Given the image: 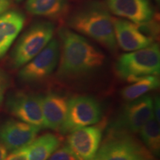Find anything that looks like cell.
<instances>
[{"label":"cell","mask_w":160,"mask_h":160,"mask_svg":"<svg viewBox=\"0 0 160 160\" xmlns=\"http://www.w3.org/2000/svg\"><path fill=\"white\" fill-rule=\"evenodd\" d=\"M58 34L62 43L57 71L60 79L81 77L103 65L104 53L82 36L64 27L59 29Z\"/></svg>","instance_id":"cell-1"},{"label":"cell","mask_w":160,"mask_h":160,"mask_svg":"<svg viewBox=\"0 0 160 160\" xmlns=\"http://www.w3.org/2000/svg\"><path fill=\"white\" fill-rule=\"evenodd\" d=\"M68 25L110 51H114L117 48L113 18L102 2H93L76 10L68 19Z\"/></svg>","instance_id":"cell-2"},{"label":"cell","mask_w":160,"mask_h":160,"mask_svg":"<svg viewBox=\"0 0 160 160\" xmlns=\"http://www.w3.org/2000/svg\"><path fill=\"white\" fill-rule=\"evenodd\" d=\"M121 79L133 82L139 78L159 75L160 49L157 43L122 55L115 65Z\"/></svg>","instance_id":"cell-3"},{"label":"cell","mask_w":160,"mask_h":160,"mask_svg":"<svg viewBox=\"0 0 160 160\" xmlns=\"http://www.w3.org/2000/svg\"><path fill=\"white\" fill-rule=\"evenodd\" d=\"M93 160H153L151 153L131 135L113 131L100 144Z\"/></svg>","instance_id":"cell-4"},{"label":"cell","mask_w":160,"mask_h":160,"mask_svg":"<svg viewBox=\"0 0 160 160\" xmlns=\"http://www.w3.org/2000/svg\"><path fill=\"white\" fill-rule=\"evenodd\" d=\"M54 33V25L50 22L34 24L22 36L11 56L13 66L22 67L39 53L50 42Z\"/></svg>","instance_id":"cell-5"},{"label":"cell","mask_w":160,"mask_h":160,"mask_svg":"<svg viewBox=\"0 0 160 160\" xmlns=\"http://www.w3.org/2000/svg\"><path fill=\"white\" fill-rule=\"evenodd\" d=\"M101 117L102 109L97 100L88 96H78L68 100L65 121L59 131L70 133L97 124Z\"/></svg>","instance_id":"cell-6"},{"label":"cell","mask_w":160,"mask_h":160,"mask_svg":"<svg viewBox=\"0 0 160 160\" xmlns=\"http://www.w3.org/2000/svg\"><path fill=\"white\" fill-rule=\"evenodd\" d=\"M60 45L53 39L45 48L22 66L19 73V78L24 82H37L46 79L54 71L59 63Z\"/></svg>","instance_id":"cell-7"},{"label":"cell","mask_w":160,"mask_h":160,"mask_svg":"<svg viewBox=\"0 0 160 160\" xmlns=\"http://www.w3.org/2000/svg\"><path fill=\"white\" fill-rule=\"evenodd\" d=\"M42 96L17 92L7 100V108L20 121L44 128Z\"/></svg>","instance_id":"cell-8"},{"label":"cell","mask_w":160,"mask_h":160,"mask_svg":"<svg viewBox=\"0 0 160 160\" xmlns=\"http://www.w3.org/2000/svg\"><path fill=\"white\" fill-rule=\"evenodd\" d=\"M40 130L20 120H8L0 125V142L8 151H16L28 146Z\"/></svg>","instance_id":"cell-9"},{"label":"cell","mask_w":160,"mask_h":160,"mask_svg":"<svg viewBox=\"0 0 160 160\" xmlns=\"http://www.w3.org/2000/svg\"><path fill=\"white\" fill-rule=\"evenodd\" d=\"M68 144L79 160H93L102 138L99 126H88L70 133Z\"/></svg>","instance_id":"cell-10"},{"label":"cell","mask_w":160,"mask_h":160,"mask_svg":"<svg viewBox=\"0 0 160 160\" xmlns=\"http://www.w3.org/2000/svg\"><path fill=\"white\" fill-rule=\"evenodd\" d=\"M106 6L114 15L137 24L148 22L155 16L150 0H106Z\"/></svg>","instance_id":"cell-11"},{"label":"cell","mask_w":160,"mask_h":160,"mask_svg":"<svg viewBox=\"0 0 160 160\" xmlns=\"http://www.w3.org/2000/svg\"><path fill=\"white\" fill-rule=\"evenodd\" d=\"M113 25L117 43L123 51H134L154 43L155 40L144 34L137 23L113 18Z\"/></svg>","instance_id":"cell-12"},{"label":"cell","mask_w":160,"mask_h":160,"mask_svg":"<svg viewBox=\"0 0 160 160\" xmlns=\"http://www.w3.org/2000/svg\"><path fill=\"white\" fill-rule=\"evenodd\" d=\"M153 115V101L149 95L131 100L125 105L122 115V126L137 133Z\"/></svg>","instance_id":"cell-13"},{"label":"cell","mask_w":160,"mask_h":160,"mask_svg":"<svg viewBox=\"0 0 160 160\" xmlns=\"http://www.w3.org/2000/svg\"><path fill=\"white\" fill-rule=\"evenodd\" d=\"M68 99L56 92H50L42 97L41 104L45 128L59 130L65 121Z\"/></svg>","instance_id":"cell-14"},{"label":"cell","mask_w":160,"mask_h":160,"mask_svg":"<svg viewBox=\"0 0 160 160\" xmlns=\"http://www.w3.org/2000/svg\"><path fill=\"white\" fill-rule=\"evenodd\" d=\"M25 22V15L19 11H7L0 15V59L11 48Z\"/></svg>","instance_id":"cell-15"},{"label":"cell","mask_w":160,"mask_h":160,"mask_svg":"<svg viewBox=\"0 0 160 160\" xmlns=\"http://www.w3.org/2000/svg\"><path fill=\"white\" fill-rule=\"evenodd\" d=\"M61 141L53 133H46L35 139L28 145L27 160H48L59 148Z\"/></svg>","instance_id":"cell-16"},{"label":"cell","mask_w":160,"mask_h":160,"mask_svg":"<svg viewBox=\"0 0 160 160\" xmlns=\"http://www.w3.org/2000/svg\"><path fill=\"white\" fill-rule=\"evenodd\" d=\"M67 4L68 0H27L25 8L33 15L57 18L63 14Z\"/></svg>","instance_id":"cell-17"},{"label":"cell","mask_w":160,"mask_h":160,"mask_svg":"<svg viewBox=\"0 0 160 160\" xmlns=\"http://www.w3.org/2000/svg\"><path fill=\"white\" fill-rule=\"evenodd\" d=\"M160 80L157 76L151 75L139 78L122 90L121 94L127 101L136 99L145 95L148 92L157 89L159 87Z\"/></svg>","instance_id":"cell-18"},{"label":"cell","mask_w":160,"mask_h":160,"mask_svg":"<svg viewBox=\"0 0 160 160\" xmlns=\"http://www.w3.org/2000/svg\"><path fill=\"white\" fill-rule=\"evenodd\" d=\"M140 137L148 151L155 155H159L160 150L159 122L152 116L139 131Z\"/></svg>","instance_id":"cell-19"},{"label":"cell","mask_w":160,"mask_h":160,"mask_svg":"<svg viewBox=\"0 0 160 160\" xmlns=\"http://www.w3.org/2000/svg\"><path fill=\"white\" fill-rule=\"evenodd\" d=\"M48 160H79L68 145L57 148Z\"/></svg>","instance_id":"cell-20"},{"label":"cell","mask_w":160,"mask_h":160,"mask_svg":"<svg viewBox=\"0 0 160 160\" xmlns=\"http://www.w3.org/2000/svg\"><path fill=\"white\" fill-rule=\"evenodd\" d=\"M28 151V146L11 151V154L7 156L3 160H27Z\"/></svg>","instance_id":"cell-21"},{"label":"cell","mask_w":160,"mask_h":160,"mask_svg":"<svg viewBox=\"0 0 160 160\" xmlns=\"http://www.w3.org/2000/svg\"><path fill=\"white\" fill-rule=\"evenodd\" d=\"M8 78L5 72L0 70V105L2 103L5 93L8 87Z\"/></svg>","instance_id":"cell-22"},{"label":"cell","mask_w":160,"mask_h":160,"mask_svg":"<svg viewBox=\"0 0 160 160\" xmlns=\"http://www.w3.org/2000/svg\"><path fill=\"white\" fill-rule=\"evenodd\" d=\"M159 108H160V102L159 97H156L154 102H153V116L158 122H159Z\"/></svg>","instance_id":"cell-23"},{"label":"cell","mask_w":160,"mask_h":160,"mask_svg":"<svg viewBox=\"0 0 160 160\" xmlns=\"http://www.w3.org/2000/svg\"><path fill=\"white\" fill-rule=\"evenodd\" d=\"M11 5V0H0V15L7 11Z\"/></svg>","instance_id":"cell-24"},{"label":"cell","mask_w":160,"mask_h":160,"mask_svg":"<svg viewBox=\"0 0 160 160\" xmlns=\"http://www.w3.org/2000/svg\"><path fill=\"white\" fill-rule=\"evenodd\" d=\"M8 156V150L2 144L0 143V160H3Z\"/></svg>","instance_id":"cell-25"},{"label":"cell","mask_w":160,"mask_h":160,"mask_svg":"<svg viewBox=\"0 0 160 160\" xmlns=\"http://www.w3.org/2000/svg\"><path fill=\"white\" fill-rule=\"evenodd\" d=\"M22 0H16V2H22Z\"/></svg>","instance_id":"cell-26"},{"label":"cell","mask_w":160,"mask_h":160,"mask_svg":"<svg viewBox=\"0 0 160 160\" xmlns=\"http://www.w3.org/2000/svg\"><path fill=\"white\" fill-rule=\"evenodd\" d=\"M156 2H159V0H156Z\"/></svg>","instance_id":"cell-27"}]
</instances>
